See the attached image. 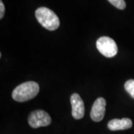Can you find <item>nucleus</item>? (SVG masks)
<instances>
[{
	"mask_svg": "<svg viewBox=\"0 0 134 134\" xmlns=\"http://www.w3.org/2000/svg\"><path fill=\"white\" fill-rule=\"evenodd\" d=\"M133 125L132 121L127 119L124 118L121 119H115L110 120L108 122V128L110 130L115 131V130H124L130 129Z\"/></svg>",
	"mask_w": 134,
	"mask_h": 134,
	"instance_id": "7",
	"label": "nucleus"
},
{
	"mask_svg": "<svg viewBox=\"0 0 134 134\" xmlns=\"http://www.w3.org/2000/svg\"><path fill=\"white\" fill-rule=\"evenodd\" d=\"M107 1L118 9L124 10L126 8V2H125V0H107Z\"/></svg>",
	"mask_w": 134,
	"mask_h": 134,
	"instance_id": "9",
	"label": "nucleus"
},
{
	"mask_svg": "<svg viewBox=\"0 0 134 134\" xmlns=\"http://www.w3.org/2000/svg\"><path fill=\"white\" fill-rule=\"evenodd\" d=\"M39 23L48 31H54L60 26V19L57 14L48 8L40 7L35 11Z\"/></svg>",
	"mask_w": 134,
	"mask_h": 134,
	"instance_id": "2",
	"label": "nucleus"
},
{
	"mask_svg": "<svg viewBox=\"0 0 134 134\" xmlns=\"http://www.w3.org/2000/svg\"><path fill=\"white\" fill-rule=\"evenodd\" d=\"M125 88L126 91L129 93L130 96L134 98V80H128L125 83Z\"/></svg>",
	"mask_w": 134,
	"mask_h": 134,
	"instance_id": "8",
	"label": "nucleus"
},
{
	"mask_svg": "<svg viewBox=\"0 0 134 134\" xmlns=\"http://www.w3.org/2000/svg\"><path fill=\"white\" fill-rule=\"evenodd\" d=\"M28 121L29 125L32 128H38L48 126L52 122V119L48 113L44 110H38L31 113Z\"/></svg>",
	"mask_w": 134,
	"mask_h": 134,
	"instance_id": "4",
	"label": "nucleus"
},
{
	"mask_svg": "<svg viewBox=\"0 0 134 134\" xmlns=\"http://www.w3.org/2000/svg\"><path fill=\"white\" fill-rule=\"evenodd\" d=\"M96 46L101 54L107 58H113L118 52V46L114 40L109 37H101L96 42Z\"/></svg>",
	"mask_w": 134,
	"mask_h": 134,
	"instance_id": "3",
	"label": "nucleus"
},
{
	"mask_svg": "<svg viewBox=\"0 0 134 134\" xmlns=\"http://www.w3.org/2000/svg\"><path fill=\"white\" fill-rule=\"evenodd\" d=\"M5 5L3 4L2 1H0V19H2L4 16V14H5Z\"/></svg>",
	"mask_w": 134,
	"mask_h": 134,
	"instance_id": "10",
	"label": "nucleus"
},
{
	"mask_svg": "<svg viewBox=\"0 0 134 134\" xmlns=\"http://www.w3.org/2000/svg\"><path fill=\"white\" fill-rule=\"evenodd\" d=\"M40 86L34 81L25 82L16 86L12 92V98L18 102H25L37 96Z\"/></svg>",
	"mask_w": 134,
	"mask_h": 134,
	"instance_id": "1",
	"label": "nucleus"
},
{
	"mask_svg": "<svg viewBox=\"0 0 134 134\" xmlns=\"http://www.w3.org/2000/svg\"><path fill=\"white\" fill-rule=\"evenodd\" d=\"M106 100L104 98H98L92 107L90 117L92 121L99 122L102 121L105 115Z\"/></svg>",
	"mask_w": 134,
	"mask_h": 134,
	"instance_id": "6",
	"label": "nucleus"
},
{
	"mask_svg": "<svg viewBox=\"0 0 134 134\" xmlns=\"http://www.w3.org/2000/svg\"><path fill=\"white\" fill-rule=\"evenodd\" d=\"M70 102L72 105V115L75 119H81L85 113L83 101L77 93H74L71 96Z\"/></svg>",
	"mask_w": 134,
	"mask_h": 134,
	"instance_id": "5",
	"label": "nucleus"
}]
</instances>
